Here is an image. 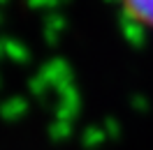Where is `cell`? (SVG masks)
<instances>
[{
  "instance_id": "obj_1",
  "label": "cell",
  "mask_w": 153,
  "mask_h": 150,
  "mask_svg": "<svg viewBox=\"0 0 153 150\" xmlns=\"http://www.w3.org/2000/svg\"><path fill=\"white\" fill-rule=\"evenodd\" d=\"M125 2L132 14H137L142 21L153 23V0H125Z\"/></svg>"
}]
</instances>
